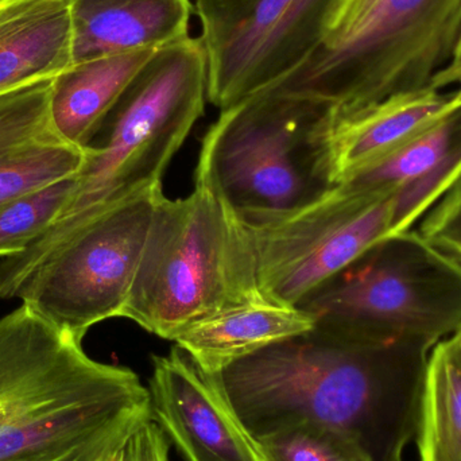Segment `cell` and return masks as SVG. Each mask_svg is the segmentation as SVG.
I'll return each mask as SVG.
<instances>
[{"mask_svg": "<svg viewBox=\"0 0 461 461\" xmlns=\"http://www.w3.org/2000/svg\"><path fill=\"white\" fill-rule=\"evenodd\" d=\"M435 346L313 327L210 376L252 438L313 422L346 433L373 461H403Z\"/></svg>", "mask_w": 461, "mask_h": 461, "instance_id": "cell-1", "label": "cell"}, {"mask_svg": "<svg viewBox=\"0 0 461 461\" xmlns=\"http://www.w3.org/2000/svg\"><path fill=\"white\" fill-rule=\"evenodd\" d=\"M150 419L134 371L23 303L0 319V461H103Z\"/></svg>", "mask_w": 461, "mask_h": 461, "instance_id": "cell-2", "label": "cell"}, {"mask_svg": "<svg viewBox=\"0 0 461 461\" xmlns=\"http://www.w3.org/2000/svg\"><path fill=\"white\" fill-rule=\"evenodd\" d=\"M208 67L202 40L158 49L86 148L67 207L26 249L0 259V295L54 244L89 218L162 186L173 157L204 113ZM95 138V140H96Z\"/></svg>", "mask_w": 461, "mask_h": 461, "instance_id": "cell-3", "label": "cell"}, {"mask_svg": "<svg viewBox=\"0 0 461 461\" xmlns=\"http://www.w3.org/2000/svg\"><path fill=\"white\" fill-rule=\"evenodd\" d=\"M259 303L249 233L197 167L191 194L159 202L122 317L172 341L200 320Z\"/></svg>", "mask_w": 461, "mask_h": 461, "instance_id": "cell-4", "label": "cell"}, {"mask_svg": "<svg viewBox=\"0 0 461 461\" xmlns=\"http://www.w3.org/2000/svg\"><path fill=\"white\" fill-rule=\"evenodd\" d=\"M335 118L321 100L259 92L221 111L197 167L239 218L289 212L335 186L328 159Z\"/></svg>", "mask_w": 461, "mask_h": 461, "instance_id": "cell-5", "label": "cell"}, {"mask_svg": "<svg viewBox=\"0 0 461 461\" xmlns=\"http://www.w3.org/2000/svg\"><path fill=\"white\" fill-rule=\"evenodd\" d=\"M460 41L461 0H382L351 34L265 91L321 100L341 118L428 88Z\"/></svg>", "mask_w": 461, "mask_h": 461, "instance_id": "cell-6", "label": "cell"}, {"mask_svg": "<svg viewBox=\"0 0 461 461\" xmlns=\"http://www.w3.org/2000/svg\"><path fill=\"white\" fill-rule=\"evenodd\" d=\"M297 308L314 327L438 344L461 328V262L419 230L386 236Z\"/></svg>", "mask_w": 461, "mask_h": 461, "instance_id": "cell-7", "label": "cell"}, {"mask_svg": "<svg viewBox=\"0 0 461 461\" xmlns=\"http://www.w3.org/2000/svg\"><path fill=\"white\" fill-rule=\"evenodd\" d=\"M162 186L89 218L54 244L2 300H18L83 340L94 325L122 317L145 251Z\"/></svg>", "mask_w": 461, "mask_h": 461, "instance_id": "cell-8", "label": "cell"}, {"mask_svg": "<svg viewBox=\"0 0 461 461\" xmlns=\"http://www.w3.org/2000/svg\"><path fill=\"white\" fill-rule=\"evenodd\" d=\"M398 189L365 191L341 183L289 212L240 219L262 297L298 306L366 249L400 233Z\"/></svg>", "mask_w": 461, "mask_h": 461, "instance_id": "cell-9", "label": "cell"}, {"mask_svg": "<svg viewBox=\"0 0 461 461\" xmlns=\"http://www.w3.org/2000/svg\"><path fill=\"white\" fill-rule=\"evenodd\" d=\"M336 0H194L219 110L270 88L321 45Z\"/></svg>", "mask_w": 461, "mask_h": 461, "instance_id": "cell-10", "label": "cell"}, {"mask_svg": "<svg viewBox=\"0 0 461 461\" xmlns=\"http://www.w3.org/2000/svg\"><path fill=\"white\" fill-rule=\"evenodd\" d=\"M148 389L151 417L186 461H260L223 393L177 346L154 357Z\"/></svg>", "mask_w": 461, "mask_h": 461, "instance_id": "cell-11", "label": "cell"}, {"mask_svg": "<svg viewBox=\"0 0 461 461\" xmlns=\"http://www.w3.org/2000/svg\"><path fill=\"white\" fill-rule=\"evenodd\" d=\"M51 80L0 96V205L76 177L86 158L50 115Z\"/></svg>", "mask_w": 461, "mask_h": 461, "instance_id": "cell-12", "label": "cell"}, {"mask_svg": "<svg viewBox=\"0 0 461 461\" xmlns=\"http://www.w3.org/2000/svg\"><path fill=\"white\" fill-rule=\"evenodd\" d=\"M460 105V92L428 86L335 119L328 140L332 183H344L381 161Z\"/></svg>", "mask_w": 461, "mask_h": 461, "instance_id": "cell-13", "label": "cell"}, {"mask_svg": "<svg viewBox=\"0 0 461 461\" xmlns=\"http://www.w3.org/2000/svg\"><path fill=\"white\" fill-rule=\"evenodd\" d=\"M192 0H72L73 64L191 37Z\"/></svg>", "mask_w": 461, "mask_h": 461, "instance_id": "cell-14", "label": "cell"}, {"mask_svg": "<svg viewBox=\"0 0 461 461\" xmlns=\"http://www.w3.org/2000/svg\"><path fill=\"white\" fill-rule=\"evenodd\" d=\"M72 0H0V96L73 65Z\"/></svg>", "mask_w": 461, "mask_h": 461, "instance_id": "cell-15", "label": "cell"}, {"mask_svg": "<svg viewBox=\"0 0 461 461\" xmlns=\"http://www.w3.org/2000/svg\"><path fill=\"white\" fill-rule=\"evenodd\" d=\"M313 327L312 317L297 306L249 303L200 320L177 333L172 341L200 370L213 375L238 360Z\"/></svg>", "mask_w": 461, "mask_h": 461, "instance_id": "cell-16", "label": "cell"}, {"mask_svg": "<svg viewBox=\"0 0 461 461\" xmlns=\"http://www.w3.org/2000/svg\"><path fill=\"white\" fill-rule=\"evenodd\" d=\"M157 50L77 62L51 80L50 115L64 140L88 148L135 76Z\"/></svg>", "mask_w": 461, "mask_h": 461, "instance_id": "cell-17", "label": "cell"}, {"mask_svg": "<svg viewBox=\"0 0 461 461\" xmlns=\"http://www.w3.org/2000/svg\"><path fill=\"white\" fill-rule=\"evenodd\" d=\"M416 438L421 461H461V348L454 336L430 351Z\"/></svg>", "mask_w": 461, "mask_h": 461, "instance_id": "cell-18", "label": "cell"}, {"mask_svg": "<svg viewBox=\"0 0 461 461\" xmlns=\"http://www.w3.org/2000/svg\"><path fill=\"white\" fill-rule=\"evenodd\" d=\"M260 461H373L346 433L298 422L254 438Z\"/></svg>", "mask_w": 461, "mask_h": 461, "instance_id": "cell-19", "label": "cell"}, {"mask_svg": "<svg viewBox=\"0 0 461 461\" xmlns=\"http://www.w3.org/2000/svg\"><path fill=\"white\" fill-rule=\"evenodd\" d=\"M75 177L0 205V259L26 249L61 215Z\"/></svg>", "mask_w": 461, "mask_h": 461, "instance_id": "cell-20", "label": "cell"}, {"mask_svg": "<svg viewBox=\"0 0 461 461\" xmlns=\"http://www.w3.org/2000/svg\"><path fill=\"white\" fill-rule=\"evenodd\" d=\"M421 221L419 232L461 262V178Z\"/></svg>", "mask_w": 461, "mask_h": 461, "instance_id": "cell-21", "label": "cell"}, {"mask_svg": "<svg viewBox=\"0 0 461 461\" xmlns=\"http://www.w3.org/2000/svg\"><path fill=\"white\" fill-rule=\"evenodd\" d=\"M170 441L153 417L103 461H169Z\"/></svg>", "mask_w": 461, "mask_h": 461, "instance_id": "cell-22", "label": "cell"}, {"mask_svg": "<svg viewBox=\"0 0 461 461\" xmlns=\"http://www.w3.org/2000/svg\"><path fill=\"white\" fill-rule=\"evenodd\" d=\"M382 0H336L321 45H333L351 34Z\"/></svg>", "mask_w": 461, "mask_h": 461, "instance_id": "cell-23", "label": "cell"}, {"mask_svg": "<svg viewBox=\"0 0 461 461\" xmlns=\"http://www.w3.org/2000/svg\"><path fill=\"white\" fill-rule=\"evenodd\" d=\"M430 86L440 91H444L448 86H456L455 91L461 94V41L454 59L433 77Z\"/></svg>", "mask_w": 461, "mask_h": 461, "instance_id": "cell-24", "label": "cell"}, {"mask_svg": "<svg viewBox=\"0 0 461 461\" xmlns=\"http://www.w3.org/2000/svg\"><path fill=\"white\" fill-rule=\"evenodd\" d=\"M455 339H456L457 343H459L460 348H461V328L459 330H457L456 335L454 336Z\"/></svg>", "mask_w": 461, "mask_h": 461, "instance_id": "cell-25", "label": "cell"}]
</instances>
